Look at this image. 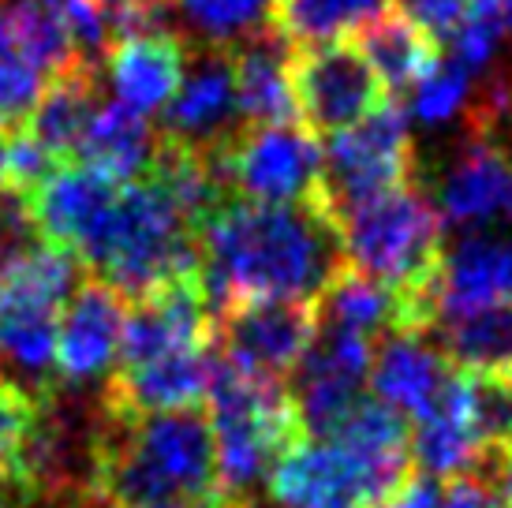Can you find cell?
I'll return each mask as SVG.
<instances>
[{
    "mask_svg": "<svg viewBox=\"0 0 512 508\" xmlns=\"http://www.w3.org/2000/svg\"><path fill=\"white\" fill-rule=\"evenodd\" d=\"M393 0H273L270 27L292 49L303 45L348 42L352 34L382 19Z\"/></svg>",
    "mask_w": 512,
    "mask_h": 508,
    "instance_id": "cell-26",
    "label": "cell"
},
{
    "mask_svg": "<svg viewBox=\"0 0 512 508\" xmlns=\"http://www.w3.org/2000/svg\"><path fill=\"white\" fill-rule=\"evenodd\" d=\"M498 486H501V497H505V508H512V456L505 452V464L498 471Z\"/></svg>",
    "mask_w": 512,
    "mask_h": 508,
    "instance_id": "cell-36",
    "label": "cell"
},
{
    "mask_svg": "<svg viewBox=\"0 0 512 508\" xmlns=\"http://www.w3.org/2000/svg\"><path fill=\"white\" fill-rule=\"evenodd\" d=\"M64 508H116V505H109V501H101V497H79V501H72V505H64Z\"/></svg>",
    "mask_w": 512,
    "mask_h": 508,
    "instance_id": "cell-38",
    "label": "cell"
},
{
    "mask_svg": "<svg viewBox=\"0 0 512 508\" xmlns=\"http://www.w3.org/2000/svg\"><path fill=\"white\" fill-rule=\"evenodd\" d=\"M441 221L460 228L512 221V116L464 120V135L434 184Z\"/></svg>",
    "mask_w": 512,
    "mask_h": 508,
    "instance_id": "cell-11",
    "label": "cell"
},
{
    "mask_svg": "<svg viewBox=\"0 0 512 508\" xmlns=\"http://www.w3.org/2000/svg\"><path fill=\"white\" fill-rule=\"evenodd\" d=\"M344 262L404 296L434 292L445 258V221L419 184L393 187L337 217Z\"/></svg>",
    "mask_w": 512,
    "mask_h": 508,
    "instance_id": "cell-5",
    "label": "cell"
},
{
    "mask_svg": "<svg viewBox=\"0 0 512 508\" xmlns=\"http://www.w3.org/2000/svg\"><path fill=\"white\" fill-rule=\"evenodd\" d=\"M161 131L150 124V116L131 113L120 101H101L94 120L86 124V135L75 150L79 165L105 172L116 184H135L143 180L157 154Z\"/></svg>",
    "mask_w": 512,
    "mask_h": 508,
    "instance_id": "cell-22",
    "label": "cell"
},
{
    "mask_svg": "<svg viewBox=\"0 0 512 508\" xmlns=\"http://www.w3.org/2000/svg\"><path fill=\"white\" fill-rule=\"evenodd\" d=\"M468 101H471V71L449 57V60H441L438 68L430 71L427 79L412 90L408 113H412V120H419V124L441 127V124H449V120H456V116H464Z\"/></svg>",
    "mask_w": 512,
    "mask_h": 508,
    "instance_id": "cell-30",
    "label": "cell"
},
{
    "mask_svg": "<svg viewBox=\"0 0 512 508\" xmlns=\"http://www.w3.org/2000/svg\"><path fill=\"white\" fill-rule=\"evenodd\" d=\"M501 8V23H505V34H512V0H498Z\"/></svg>",
    "mask_w": 512,
    "mask_h": 508,
    "instance_id": "cell-39",
    "label": "cell"
},
{
    "mask_svg": "<svg viewBox=\"0 0 512 508\" xmlns=\"http://www.w3.org/2000/svg\"><path fill=\"white\" fill-rule=\"evenodd\" d=\"M501 464H505V456H501L498 464L479 467V471H464L456 479H445L438 508H505V497H501V486H498Z\"/></svg>",
    "mask_w": 512,
    "mask_h": 508,
    "instance_id": "cell-32",
    "label": "cell"
},
{
    "mask_svg": "<svg viewBox=\"0 0 512 508\" xmlns=\"http://www.w3.org/2000/svg\"><path fill=\"white\" fill-rule=\"evenodd\" d=\"M243 127L240 101H236V71H232V49H210V45H187V71L176 98L165 105V135L217 150Z\"/></svg>",
    "mask_w": 512,
    "mask_h": 508,
    "instance_id": "cell-15",
    "label": "cell"
},
{
    "mask_svg": "<svg viewBox=\"0 0 512 508\" xmlns=\"http://www.w3.org/2000/svg\"><path fill=\"white\" fill-rule=\"evenodd\" d=\"M79 281V258L49 243L0 262V359L53 381L57 325Z\"/></svg>",
    "mask_w": 512,
    "mask_h": 508,
    "instance_id": "cell-6",
    "label": "cell"
},
{
    "mask_svg": "<svg viewBox=\"0 0 512 508\" xmlns=\"http://www.w3.org/2000/svg\"><path fill=\"white\" fill-rule=\"evenodd\" d=\"M509 456H512V438H509Z\"/></svg>",
    "mask_w": 512,
    "mask_h": 508,
    "instance_id": "cell-42",
    "label": "cell"
},
{
    "mask_svg": "<svg viewBox=\"0 0 512 508\" xmlns=\"http://www.w3.org/2000/svg\"><path fill=\"white\" fill-rule=\"evenodd\" d=\"M427 337L456 370L512 378V303L438 314Z\"/></svg>",
    "mask_w": 512,
    "mask_h": 508,
    "instance_id": "cell-24",
    "label": "cell"
},
{
    "mask_svg": "<svg viewBox=\"0 0 512 508\" xmlns=\"http://www.w3.org/2000/svg\"><path fill=\"white\" fill-rule=\"evenodd\" d=\"M8 135L12 131L0 127V187H8Z\"/></svg>",
    "mask_w": 512,
    "mask_h": 508,
    "instance_id": "cell-37",
    "label": "cell"
},
{
    "mask_svg": "<svg viewBox=\"0 0 512 508\" xmlns=\"http://www.w3.org/2000/svg\"><path fill=\"white\" fill-rule=\"evenodd\" d=\"M49 385L53 381L27 385V381H15L8 374H0V471L12 475L15 464H19L30 434L38 430Z\"/></svg>",
    "mask_w": 512,
    "mask_h": 508,
    "instance_id": "cell-29",
    "label": "cell"
},
{
    "mask_svg": "<svg viewBox=\"0 0 512 508\" xmlns=\"http://www.w3.org/2000/svg\"><path fill=\"white\" fill-rule=\"evenodd\" d=\"M456 367L427 333H385L370 359V393L397 408L404 419H423L438 408Z\"/></svg>",
    "mask_w": 512,
    "mask_h": 508,
    "instance_id": "cell-17",
    "label": "cell"
},
{
    "mask_svg": "<svg viewBox=\"0 0 512 508\" xmlns=\"http://www.w3.org/2000/svg\"><path fill=\"white\" fill-rule=\"evenodd\" d=\"M214 307L202 288V273H187L128 303L124 344L116 367H143L176 352H199L214 344Z\"/></svg>",
    "mask_w": 512,
    "mask_h": 508,
    "instance_id": "cell-13",
    "label": "cell"
},
{
    "mask_svg": "<svg viewBox=\"0 0 512 508\" xmlns=\"http://www.w3.org/2000/svg\"><path fill=\"white\" fill-rule=\"evenodd\" d=\"M228 497H217V501H202V505H165V508H225Z\"/></svg>",
    "mask_w": 512,
    "mask_h": 508,
    "instance_id": "cell-40",
    "label": "cell"
},
{
    "mask_svg": "<svg viewBox=\"0 0 512 508\" xmlns=\"http://www.w3.org/2000/svg\"><path fill=\"white\" fill-rule=\"evenodd\" d=\"M400 15H408L415 27H423L430 38L449 42L453 30L460 27V19L468 15L475 0H397Z\"/></svg>",
    "mask_w": 512,
    "mask_h": 508,
    "instance_id": "cell-33",
    "label": "cell"
},
{
    "mask_svg": "<svg viewBox=\"0 0 512 508\" xmlns=\"http://www.w3.org/2000/svg\"><path fill=\"white\" fill-rule=\"evenodd\" d=\"M45 86H49V75L15 42L12 23L0 8V127L19 131L27 124L34 105L42 101Z\"/></svg>",
    "mask_w": 512,
    "mask_h": 508,
    "instance_id": "cell-28",
    "label": "cell"
},
{
    "mask_svg": "<svg viewBox=\"0 0 512 508\" xmlns=\"http://www.w3.org/2000/svg\"><path fill=\"white\" fill-rule=\"evenodd\" d=\"M120 187L124 184L109 180L105 172L72 161V165H60L34 195H27L30 217L49 247H64L75 254V247L83 243L101 213L109 210Z\"/></svg>",
    "mask_w": 512,
    "mask_h": 508,
    "instance_id": "cell-20",
    "label": "cell"
},
{
    "mask_svg": "<svg viewBox=\"0 0 512 508\" xmlns=\"http://www.w3.org/2000/svg\"><path fill=\"white\" fill-rule=\"evenodd\" d=\"M438 497L441 494H438V486H434V479L415 471L412 479L404 482L400 490H393L378 508H438Z\"/></svg>",
    "mask_w": 512,
    "mask_h": 508,
    "instance_id": "cell-34",
    "label": "cell"
},
{
    "mask_svg": "<svg viewBox=\"0 0 512 508\" xmlns=\"http://www.w3.org/2000/svg\"><path fill=\"white\" fill-rule=\"evenodd\" d=\"M415 475L412 460H374L337 438H299L270 467L277 508H378Z\"/></svg>",
    "mask_w": 512,
    "mask_h": 508,
    "instance_id": "cell-7",
    "label": "cell"
},
{
    "mask_svg": "<svg viewBox=\"0 0 512 508\" xmlns=\"http://www.w3.org/2000/svg\"><path fill=\"white\" fill-rule=\"evenodd\" d=\"M288 79H292L299 124L311 127L314 135L348 131L389 101V90L356 42L292 49Z\"/></svg>",
    "mask_w": 512,
    "mask_h": 508,
    "instance_id": "cell-10",
    "label": "cell"
},
{
    "mask_svg": "<svg viewBox=\"0 0 512 508\" xmlns=\"http://www.w3.org/2000/svg\"><path fill=\"white\" fill-rule=\"evenodd\" d=\"M0 508H34L30 497L19 490V482H15L8 471H0Z\"/></svg>",
    "mask_w": 512,
    "mask_h": 508,
    "instance_id": "cell-35",
    "label": "cell"
},
{
    "mask_svg": "<svg viewBox=\"0 0 512 508\" xmlns=\"http://www.w3.org/2000/svg\"><path fill=\"white\" fill-rule=\"evenodd\" d=\"M128 322V299L113 284L83 277L72 292L57 325V352H53V385H83L90 378L113 374L120 363Z\"/></svg>",
    "mask_w": 512,
    "mask_h": 508,
    "instance_id": "cell-14",
    "label": "cell"
},
{
    "mask_svg": "<svg viewBox=\"0 0 512 508\" xmlns=\"http://www.w3.org/2000/svg\"><path fill=\"white\" fill-rule=\"evenodd\" d=\"M501 38H505V23H501L498 0H475L468 15L460 19V27L453 30V60L464 64L468 71H483L494 53H498Z\"/></svg>",
    "mask_w": 512,
    "mask_h": 508,
    "instance_id": "cell-31",
    "label": "cell"
},
{
    "mask_svg": "<svg viewBox=\"0 0 512 508\" xmlns=\"http://www.w3.org/2000/svg\"><path fill=\"white\" fill-rule=\"evenodd\" d=\"M75 258L131 303L176 277L199 273V236L176 202L143 176L116 191L109 210L75 247Z\"/></svg>",
    "mask_w": 512,
    "mask_h": 508,
    "instance_id": "cell-3",
    "label": "cell"
},
{
    "mask_svg": "<svg viewBox=\"0 0 512 508\" xmlns=\"http://www.w3.org/2000/svg\"><path fill=\"white\" fill-rule=\"evenodd\" d=\"M187 42L180 34H139L124 38L105 53V75L120 105L131 113L165 109L184 83Z\"/></svg>",
    "mask_w": 512,
    "mask_h": 508,
    "instance_id": "cell-19",
    "label": "cell"
},
{
    "mask_svg": "<svg viewBox=\"0 0 512 508\" xmlns=\"http://www.w3.org/2000/svg\"><path fill=\"white\" fill-rule=\"evenodd\" d=\"M217 348L176 352L143 367H116L101 385V408L113 415H165L202 408L214 381Z\"/></svg>",
    "mask_w": 512,
    "mask_h": 508,
    "instance_id": "cell-16",
    "label": "cell"
},
{
    "mask_svg": "<svg viewBox=\"0 0 512 508\" xmlns=\"http://www.w3.org/2000/svg\"><path fill=\"white\" fill-rule=\"evenodd\" d=\"M94 497L116 508L202 505L225 497L206 411L113 415L98 404Z\"/></svg>",
    "mask_w": 512,
    "mask_h": 508,
    "instance_id": "cell-2",
    "label": "cell"
},
{
    "mask_svg": "<svg viewBox=\"0 0 512 508\" xmlns=\"http://www.w3.org/2000/svg\"><path fill=\"white\" fill-rule=\"evenodd\" d=\"M172 12L187 45L236 49L270 30L273 0H172Z\"/></svg>",
    "mask_w": 512,
    "mask_h": 508,
    "instance_id": "cell-27",
    "label": "cell"
},
{
    "mask_svg": "<svg viewBox=\"0 0 512 508\" xmlns=\"http://www.w3.org/2000/svg\"><path fill=\"white\" fill-rule=\"evenodd\" d=\"M341 269V228L318 202L228 198L199 228V273L214 318L243 299H318Z\"/></svg>",
    "mask_w": 512,
    "mask_h": 508,
    "instance_id": "cell-1",
    "label": "cell"
},
{
    "mask_svg": "<svg viewBox=\"0 0 512 508\" xmlns=\"http://www.w3.org/2000/svg\"><path fill=\"white\" fill-rule=\"evenodd\" d=\"M359 49L370 60V68L378 71L389 98H397L404 90H415L441 64L438 38H430L427 30L415 27L412 19L400 12H385L382 19H374L363 30Z\"/></svg>",
    "mask_w": 512,
    "mask_h": 508,
    "instance_id": "cell-25",
    "label": "cell"
},
{
    "mask_svg": "<svg viewBox=\"0 0 512 508\" xmlns=\"http://www.w3.org/2000/svg\"><path fill=\"white\" fill-rule=\"evenodd\" d=\"M228 195L247 202H318L322 206V146L311 127L292 124L240 127L214 150Z\"/></svg>",
    "mask_w": 512,
    "mask_h": 508,
    "instance_id": "cell-9",
    "label": "cell"
},
{
    "mask_svg": "<svg viewBox=\"0 0 512 508\" xmlns=\"http://www.w3.org/2000/svg\"><path fill=\"white\" fill-rule=\"evenodd\" d=\"M434 299H438V314L512 303V236L468 232L453 247H445Z\"/></svg>",
    "mask_w": 512,
    "mask_h": 508,
    "instance_id": "cell-18",
    "label": "cell"
},
{
    "mask_svg": "<svg viewBox=\"0 0 512 508\" xmlns=\"http://www.w3.org/2000/svg\"><path fill=\"white\" fill-rule=\"evenodd\" d=\"M288 60H292V45L273 27L232 49L236 101H240L243 127L299 120L296 98H292V79H288Z\"/></svg>",
    "mask_w": 512,
    "mask_h": 508,
    "instance_id": "cell-21",
    "label": "cell"
},
{
    "mask_svg": "<svg viewBox=\"0 0 512 508\" xmlns=\"http://www.w3.org/2000/svg\"><path fill=\"white\" fill-rule=\"evenodd\" d=\"M225 508H262V505H255L251 497H228V505Z\"/></svg>",
    "mask_w": 512,
    "mask_h": 508,
    "instance_id": "cell-41",
    "label": "cell"
},
{
    "mask_svg": "<svg viewBox=\"0 0 512 508\" xmlns=\"http://www.w3.org/2000/svg\"><path fill=\"white\" fill-rule=\"evenodd\" d=\"M415 169L419 157L412 146L408 113L397 98H389L367 120L329 135L322 146V206L337 221L367 198L415 184Z\"/></svg>",
    "mask_w": 512,
    "mask_h": 508,
    "instance_id": "cell-8",
    "label": "cell"
},
{
    "mask_svg": "<svg viewBox=\"0 0 512 508\" xmlns=\"http://www.w3.org/2000/svg\"><path fill=\"white\" fill-rule=\"evenodd\" d=\"M206 419L214 430L217 486L225 497H247L281 452L307 438L285 381L232 367L221 355L206 393Z\"/></svg>",
    "mask_w": 512,
    "mask_h": 508,
    "instance_id": "cell-4",
    "label": "cell"
},
{
    "mask_svg": "<svg viewBox=\"0 0 512 508\" xmlns=\"http://www.w3.org/2000/svg\"><path fill=\"white\" fill-rule=\"evenodd\" d=\"M318 333L314 299H243L217 314L214 348L240 370L285 381Z\"/></svg>",
    "mask_w": 512,
    "mask_h": 508,
    "instance_id": "cell-12",
    "label": "cell"
},
{
    "mask_svg": "<svg viewBox=\"0 0 512 508\" xmlns=\"http://www.w3.org/2000/svg\"><path fill=\"white\" fill-rule=\"evenodd\" d=\"M101 101L105 98H101L98 64H79V68L60 71L49 79L42 101L34 105V113L23 127L60 165H72L75 150L86 135V124L94 120Z\"/></svg>",
    "mask_w": 512,
    "mask_h": 508,
    "instance_id": "cell-23",
    "label": "cell"
}]
</instances>
